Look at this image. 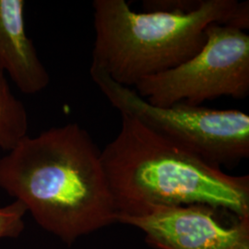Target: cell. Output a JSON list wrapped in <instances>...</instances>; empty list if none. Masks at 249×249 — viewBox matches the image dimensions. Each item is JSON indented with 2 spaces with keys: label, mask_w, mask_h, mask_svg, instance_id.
I'll return each mask as SVG.
<instances>
[{
  "label": "cell",
  "mask_w": 249,
  "mask_h": 249,
  "mask_svg": "<svg viewBox=\"0 0 249 249\" xmlns=\"http://www.w3.org/2000/svg\"><path fill=\"white\" fill-rule=\"evenodd\" d=\"M0 189L71 245L117 223L101 151L78 123L26 136L0 158Z\"/></svg>",
  "instance_id": "cell-1"
},
{
  "label": "cell",
  "mask_w": 249,
  "mask_h": 249,
  "mask_svg": "<svg viewBox=\"0 0 249 249\" xmlns=\"http://www.w3.org/2000/svg\"><path fill=\"white\" fill-rule=\"evenodd\" d=\"M101 151L117 223L159 208L208 205L249 216V176L232 177L129 116Z\"/></svg>",
  "instance_id": "cell-2"
},
{
  "label": "cell",
  "mask_w": 249,
  "mask_h": 249,
  "mask_svg": "<svg viewBox=\"0 0 249 249\" xmlns=\"http://www.w3.org/2000/svg\"><path fill=\"white\" fill-rule=\"evenodd\" d=\"M91 66L126 87L167 71L198 53L206 30L218 23L245 31L249 4L203 0L193 12H136L124 0H94Z\"/></svg>",
  "instance_id": "cell-3"
},
{
  "label": "cell",
  "mask_w": 249,
  "mask_h": 249,
  "mask_svg": "<svg viewBox=\"0 0 249 249\" xmlns=\"http://www.w3.org/2000/svg\"><path fill=\"white\" fill-rule=\"evenodd\" d=\"M89 74L121 116L133 118L151 131L219 168L249 157V116L239 110H216L178 103L158 107L135 89L112 80L90 66Z\"/></svg>",
  "instance_id": "cell-4"
},
{
  "label": "cell",
  "mask_w": 249,
  "mask_h": 249,
  "mask_svg": "<svg viewBox=\"0 0 249 249\" xmlns=\"http://www.w3.org/2000/svg\"><path fill=\"white\" fill-rule=\"evenodd\" d=\"M135 88L141 97L158 107L178 103L198 107L222 96L246 98L249 36L235 27L211 24L198 53L174 69L139 81Z\"/></svg>",
  "instance_id": "cell-5"
},
{
  "label": "cell",
  "mask_w": 249,
  "mask_h": 249,
  "mask_svg": "<svg viewBox=\"0 0 249 249\" xmlns=\"http://www.w3.org/2000/svg\"><path fill=\"white\" fill-rule=\"evenodd\" d=\"M119 223L141 230L156 249H249V216L208 205L159 208Z\"/></svg>",
  "instance_id": "cell-6"
},
{
  "label": "cell",
  "mask_w": 249,
  "mask_h": 249,
  "mask_svg": "<svg viewBox=\"0 0 249 249\" xmlns=\"http://www.w3.org/2000/svg\"><path fill=\"white\" fill-rule=\"evenodd\" d=\"M23 0H0V71L22 93L41 92L50 82L49 73L26 34Z\"/></svg>",
  "instance_id": "cell-7"
},
{
  "label": "cell",
  "mask_w": 249,
  "mask_h": 249,
  "mask_svg": "<svg viewBox=\"0 0 249 249\" xmlns=\"http://www.w3.org/2000/svg\"><path fill=\"white\" fill-rule=\"evenodd\" d=\"M29 120L24 104L10 89L0 71V150L11 151L28 136Z\"/></svg>",
  "instance_id": "cell-8"
},
{
  "label": "cell",
  "mask_w": 249,
  "mask_h": 249,
  "mask_svg": "<svg viewBox=\"0 0 249 249\" xmlns=\"http://www.w3.org/2000/svg\"><path fill=\"white\" fill-rule=\"evenodd\" d=\"M26 208L18 201L0 208V239L14 238L24 229Z\"/></svg>",
  "instance_id": "cell-9"
},
{
  "label": "cell",
  "mask_w": 249,
  "mask_h": 249,
  "mask_svg": "<svg viewBox=\"0 0 249 249\" xmlns=\"http://www.w3.org/2000/svg\"><path fill=\"white\" fill-rule=\"evenodd\" d=\"M203 0H145L143 8L145 11H165L190 13L198 9Z\"/></svg>",
  "instance_id": "cell-10"
}]
</instances>
